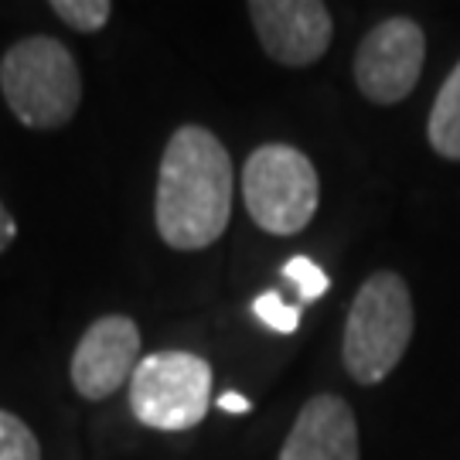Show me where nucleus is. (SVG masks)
<instances>
[{
  "mask_svg": "<svg viewBox=\"0 0 460 460\" xmlns=\"http://www.w3.org/2000/svg\"><path fill=\"white\" fill-rule=\"evenodd\" d=\"M235 171L226 144L212 130L184 123L171 133L161 167L154 222L171 249L198 252L222 239L232 218Z\"/></svg>",
  "mask_w": 460,
  "mask_h": 460,
  "instance_id": "1",
  "label": "nucleus"
},
{
  "mask_svg": "<svg viewBox=\"0 0 460 460\" xmlns=\"http://www.w3.org/2000/svg\"><path fill=\"white\" fill-rule=\"evenodd\" d=\"M0 93L28 130H62L83 102L79 62L58 38H21L0 58Z\"/></svg>",
  "mask_w": 460,
  "mask_h": 460,
  "instance_id": "2",
  "label": "nucleus"
},
{
  "mask_svg": "<svg viewBox=\"0 0 460 460\" xmlns=\"http://www.w3.org/2000/svg\"><path fill=\"white\" fill-rule=\"evenodd\" d=\"M412 296L406 279L393 270H378L358 287L345 321V358L348 376L358 385H378L393 376L412 341Z\"/></svg>",
  "mask_w": 460,
  "mask_h": 460,
  "instance_id": "3",
  "label": "nucleus"
},
{
  "mask_svg": "<svg viewBox=\"0 0 460 460\" xmlns=\"http://www.w3.org/2000/svg\"><path fill=\"white\" fill-rule=\"evenodd\" d=\"M243 201L249 218L270 235L304 232L321 201L311 157L290 144L256 147L243 167Z\"/></svg>",
  "mask_w": 460,
  "mask_h": 460,
  "instance_id": "4",
  "label": "nucleus"
},
{
  "mask_svg": "<svg viewBox=\"0 0 460 460\" xmlns=\"http://www.w3.org/2000/svg\"><path fill=\"white\" fill-rule=\"evenodd\" d=\"M212 406V365L195 351H154L130 378V412L150 429H191Z\"/></svg>",
  "mask_w": 460,
  "mask_h": 460,
  "instance_id": "5",
  "label": "nucleus"
},
{
  "mask_svg": "<svg viewBox=\"0 0 460 460\" xmlns=\"http://www.w3.org/2000/svg\"><path fill=\"white\" fill-rule=\"evenodd\" d=\"M427 62V34L412 17H385L362 38L355 83L368 102L395 106L410 96Z\"/></svg>",
  "mask_w": 460,
  "mask_h": 460,
  "instance_id": "6",
  "label": "nucleus"
},
{
  "mask_svg": "<svg viewBox=\"0 0 460 460\" xmlns=\"http://www.w3.org/2000/svg\"><path fill=\"white\" fill-rule=\"evenodd\" d=\"M140 365V328L127 314H106L93 321L72 351V389L83 399H110L123 389Z\"/></svg>",
  "mask_w": 460,
  "mask_h": 460,
  "instance_id": "7",
  "label": "nucleus"
},
{
  "mask_svg": "<svg viewBox=\"0 0 460 460\" xmlns=\"http://www.w3.org/2000/svg\"><path fill=\"white\" fill-rule=\"evenodd\" d=\"M249 21L263 51L287 68L314 66L331 45V11L321 0H252Z\"/></svg>",
  "mask_w": 460,
  "mask_h": 460,
  "instance_id": "8",
  "label": "nucleus"
},
{
  "mask_svg": "<svg viewBox=\"0 0 460 460\" xmlns=\"http://www.w3.org/2000/svg\"><path fill=\"white\" fill-rule=\"evenodd\" d=\"M279 460H362L351 406L328 393L307 399L279 447Z\"/></svg>",
  "mask_w": 460,
  "mask_h": 460,
  "instance_id": "9",
  "label": "nucleus"
},
{
  "mask_svg": "<svg viewBox=\"0 0 460 460\" xmlns=\"http://www.w3.org/2000/svg\"><path fill=\"white\" fill-rule=\"evenodd\" d=\"M429 147L447 161H460V62L450 68L447 83L433 99L427 123Z\"/></svg>",
  "mask_w": 460,
  "mask_h": 460,
  "instance_id": "10",
  "label": "nucleus"
},
{
  "mask_svg": "<svg viewBox=\"0 0 460 460\" xmlns=\"http://www.w3.org/2000/svg\"><path fill=\"white\" fill-rule=\"evenodd\" d=\"M51 11L72 31L96 34L106 28V21L113 14V4L110 0H51Z\"/></svg>",
  "mask_w": 460,
  "mask_h": 460,
  "instance_id": "11",
  "label": "nucleus"
},
{
  "mask_svg": "<svg viewBox=\"0 0 460 460\" xmlns=\"http://www.w3.org/2000/svg\"><path fill=\"white\" fill-rule=\"evenodd\" d=\"M0 460H41L34 429L7 410H0Z\"/></svg>",
  "mask_w": 460,
  "mask_h": 460,
  "instance_id": "12",
  "label": "nucleus"
},
{
  "mask_svg": "<svg viewBox=\"0 0 460 460\" xmlns=\"http://www.w3.org/2000/svg\"><path fill=\"white\" fill-rule=\"evenodd\" d=\"M283 279H287V283H294L296 296H300L304 304L321 300L331 287L328 273L314 263V260H307V256H294V260H287V266H283Z\"/></svg>",
  "mask_w": 460,
  "mask_h": 460,
  "instance_id": "13",
  "label": "nucleus"
},
{
  "mask_svg": "<svg viewBox=\"0 0 460 460\" xmlns=\"http://www.w3.org/2000/svg\"><path fill=\"white\" fill-rule=\"evenodd\" d=\"M252 314L263 321L266 328L279 331V334H294V331L300 328V307L287 304L277 290H266V294L256 296V300H252Z\"/></svg>",
  "mask_w": 460,
  "mask_h": 460,
  "instance_id": "14",
  "label": "nucleus"
},
{
  "mask_svg": "<svg viewBox=\"0 0 460 460\" xmlns=\"http://www.w3.org/2000/svg\"><path fill=\"white\" fill-rule=\"evenodd\" d=\"M14 239H17V222H14V215L7 212V205L0 201V252H7Z\"/></svg>",
  "mask_w": 460,
  "mask_h": 460,
  "instance_id": "15",
  "label": "nucleus"
},
{
  "mask_svg": "<svg viewBox=\"0 0 460 460\" xmlns=\"http://www.w3.org/2000/svg\"><path fill=\"white\" fill-rule=\"evenodd\" d=\"M218 410L249 412V399H246V395H239V393H226V395H218Z\"/></svg>",
  "mask_w": 460,
  "mask_h": 460,
  "instance_id": "16",
  "label": "nucleus"
}]
</instances>
